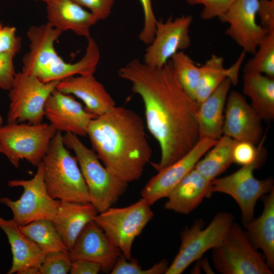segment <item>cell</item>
Masks as SVG:
<instances>
[{"mask_svg":"<svg viewBox=\"0 0 274 274\" xmlns=\"http://www.w3.org/2000/svg\"><path fill=\"white\" fill-rule=\"evenodd\" d=\"M235 142L223 135L196 163L194 168L210 181L217 178L233 163L232 149Z\"/></svg>","mask_w":274,"mask_h":274,"instance_id":"83f0119b","label":"cell"},{"mask_svg":"<svg viewBox=\"0 0 274 274\" xmlns=\"http://www.w3.org/2000/svg\"><path fill=\"white\" fill-rule=\"evenodd\" d=\"M168 262L163 259L146 269H143L136 259H127L122 253L118 259L111 274H163L165 273Z\"/></svg>","mask_w":274,"mask_h":274,"instance_id":"1f68e13d","label":"cell"},{"mask_svg":"<svg viewBox=\"0 0 274 274\" xmlns=\"http://www.w3.org/2000/svg\"><path fill=\"white\" fill-rule=\"evenodd\" d=\"M212 262L222 274H271L263 255L250 243L246 232L233 223L220 245L213 249Z\"/></svg>","mask_w":274,"mask_h":274,"instance_id":"30bf717a","label":"cell"},{"mask_svg":"<svg viewBox=\"0 0 274 274\" xmlns=\"http://www.w3.org/2000/svg\"><path fill=\"white\" fill-rule=\"evenodd\" d=\"M44 116L56 131L82 136H87L89 124L96 117L74 96L56 89L46 101Z\"/></svg>","mask_w":274,"mask_h":274,"instance_id":"e0dca14e","label":"cell"},{"mask_svg":"<svg viewBox=\"0 0 274 274\" xmlns=\"http://www.w3.org/2000/svg\"><path fill=\"white\" fill-rule=\"evenodd\" d=\"M56 89L76 96L83 101L85 109L96 116L116 106L111 95L94 74L73 76L59 81Z\"/></svg>","mask_w":274,"mask_h":274,"instance_id":"44dd1931","label":"cell"},{"mask_svg":"<svg viewBox=\"0 0 274 274\" xmlns=\"http://www.w3.org/2000/svg\"><path fill=\"white\" fill-rule=\"evenodd\" d=\"M3 117L0 115V126L3 125Z\"/></svg>","mask_w":274,"mask_h":274,"instance_id":"b9f144b4","label":"cell"},{"mask_svg":"<svg viewBox=\"0 0 274 274\" xmlns=\"http://www.w3.org/2000/svg\"><path fill=\"white\" fill-rule=\"evenodd\" d=\"M145 129L137 113L115 106L91 121L87 136L109 172L129 184L141 178L152 156Z\"/></svg>","mask_w":274,"mask_h":274,"instance_id":"7a4b0ae2","label":"cell"},{"mask_svg":"<svg viewBox=\"0 0 274 274\" xmlns=\"http://www.w3.org/2000/svg\"><path fill=\"white\" fill-rule=\"evenodd\" d=\"M262 119L241 93L233 90L227 96L223 135L236 141H246L256 145L264 134Z\"/></svg>","mask_w":274,"mask_h":274,"instance_id":"2e32d148","label":"cell"},{"mask_svg":"<svg viewBox=\"0 0 274 274\" xmlns=\"http://www.w3.org/2000/svg\"><path fill=\"white\" fill-rule=\"evenodd\" d=\"M63 140L66 147L75 154L87 187L89 202L98 213L113 207L125 193L128 184L102 165L94 150L87 148L78 136L65 133Z\"/></svg>","mask_w":274,"mask_h":274,"instance_id":"5b68a950","label":"cell"},{"mask_svg":"<svg viewBox=\"0 0 274 274\" xmlns=\"http://www.w3.org/2000/svg\"><path fill=\"white\" fill-rule=\"evenodd\" d=\"M236 0H187L190 5H200L203 9L200 13L202 19L208 20L219 18L225 14Z\"/></svg>","mask_w":274,"mask_h":274,"instance_id":"e575fe53","label":"cell"},{"mask_svg":"<svg viewBox=\"0 0 274 274\" xmlns=\"http://www.w3.org/2000/svg\"><path fill=\"white\" fill-rule=\"evenodd\" d=\"M150 206L141 197L127 207L109 208L97 214L94 221L111 243L120 250L127 259H130L135 239L154 217Z\"/></svg>","mask_w":274,"mask_h":274,"instance_id":"ba28073f","label":"cell"},{"mask_svg":"<svg viewBox=\"0 0 274 274\" xmlns=\"http://www.w3.org/2000/svg\"><path fill=\"white\" fill-rule=\"evenodd\" d=\"M101 271L100 266L97 263L77 260L72 261L70 272L71 274H97Z\"/></svg>","mask_w":274,"mask_h":274,"instance_id":"60d3db41","label":"cell"},{"mask_svg":"<svg viewBox=\"0 0 274 274\" xmlns=\"http://www.w3.org/2000/svg\"><path fill=\"white\" fill-rule=\"evenodd\" d=\"M59 81L45 83L22 71L16 73L9 91L8 122L42 123L45 106Z\"/></svg>","mask_w":274,"mask_h":274,"instance_id":"7c38bea8","label":"cell"},{"mask_svg":"<svg viewBox=\"0 0 274 274\" xmlns=\"http://www.w3.org/2000/svg\"><path fill=\"white\" fill-rule=\"evenodd\" d=\"M14 55L0 53V89L9 90L16 72L14 65Z\"/></svg>","mask_w":274,"mask_h":274,"instance_id":"74e56055","label":"cell"},{"mask_svg":"<svg viewBox=\"0 0 274 274\" xmlns=\"http://www.w3.org/2000/svg\"><path fill=\"white\" fill-rule=\"evenodd\" d=\"M233 220L231 213L221 212L206 227L201 219L196 220L191 227H186L181 234V243L178 253L165 274L182 273L208 250L220 245Z\"/></svg>","mask_w":274,"mask_h":274,"instance_id":"52a82bcc","label":"cell"},{"mask_svg":"<svg viewBox=\"0 0 274 274\" xmlns=\"http://www.w3.org/2000/svg\"><path fill=\"white\" fill-rule=\"evenodd\" d=\"M56 130L50 124L8 122L0 126V154L18 168L26 160L34 166L40 164Z\"/></svg>","mask_w":274,"mask_h":274,"instance_id":"8992f818","label":"cell"},{"mask_svg":"<svg viewBox=\"0 0 274 274\" xmlns=\"http://www.w3.org/2000/svg\"><path fill=\"white\" fill-rule=\"evenodd\" d=\"M231 80L227 78L204 100L197 113L199 139L218 140L223 135L224 110Z\"/></svg>","mask_w":274,"mask_h":274,"instance_id":"603a6c76","label":"cell"},{"mask_svg":"<svg viewBox=\"0 0 274 274\" xmlns=\"http://www.w3.org/2000/svg\"><path fill=\"white\" fill-rule=\"evenodd\" d=\"M263 145L253 163L243 165L233 173L215 178L211 182L212 194L225 193L235 200L241 209L244 225L254 218V209L257 200L274 189L271 178L258 180L254 176V170L261 165L265 158Z\"/></svg>","mask_w":274,"mask_h":274,"instance_id":"9c48e42d","label":"cell"},{"mask_svg":"<svg viewBox=\"0 0 274 274\" xmlns=\"http://www.w3.org/2000/svg\"><path fill=\"white\" fill-rule=\"evenodd\" d=\"M211 182L194 168L187 174L170 192L165 209L188 214L196 208L206 197L211 196Z\"/></svg>","mask_w":274,"mask_h":274,"instance_id":"7402d4cb","label":"cell"},{"mask_svg":"<svg viewBox=\"0 0 274 274\" xmlns=\"http://www.w3.org/2000/svg\"><path fill=\"white\" fill-rule=\"evenodd\" d=\"M69 254L72 261L94 262L100 266L102 272L110 273L122 252L93 220L84 227Z\"/></svg>","mask_w":274,"mask_h":274,"instance_id":"ac0fdd59","label":"cell"},{"mask_svg":"<svg viewBox=\"0 0 274 274\" xmlns=\"http://www.w3.org/2000/svg\"><path fill=\"white\" fill-rule=\"evenodd\" d=\"M72 263L68 250L49 253L40 268V274H66L70 271Z\"/></svg>","mask_w":274,"mask_h":274,"instance_id":"d6a6232c","label":"cell"},{"mask_svg":"<svg viewBox=\"0 0 274 274\" xmlns=\"http://www.w3.org/2000/svg\"><path fill=\"white\" fill-rule=\"evenodd\" d=\"M8 185L23 189L21 196L16 200L7 197L0 198V203L11 209L13 215L12 219L18 226L39 220H53L60 200L53 198L47 190L42 161L37 166L33 178L29 180H11L8 182Z\"/></svg>","mask_w":274,"mask_h":274,"instance_id":"8fae6325","label":"cell"},{"mask_svg":"<svg viewBox=\"0 0 274 274\" xmlns=\"http://www.w3.org/2000/svg\"><path fill=\"white\" fill-rule=\"evenodd\" d=\"M193 20L190 15L166 21L158 20L152 42L148 44L143 62L150 67H161L177 53L188 48L191 43L189 30Z\"/></svg>","mask_w":274,"mask_h":274,"instance_id":"4fadbf2b","label":"cell"},{"mask_svg":"<svg viewBox=\"0 0 274 274\" xmlns=\"http://www.w3.org/2000/svg\"><path fill=\"white\" fill-rule=\"evenodd\" d=\"M266 132L258 143V146L246 141H236L232 149L233 163L246 165L253 163L257 159L266 138Z\"/></svg>","mask_w":274,"mask_h":274,"instance_id":"836d02e7","label":"cell"},{"mask_svg":"<svg viewBox=\"0 0 274 274\" xmlns=\"http://www.w3.org/2000/svg\"><path fill=\"white\" fill-rule=\"evenodd\" d=\"M257 15L264 30L274 32V0H259Z\"/></svg>","mask_w":274,"mask_h":274,"instance_id":"ab89813d","label":"cell"},{"mask_svg":"<svg viewBox=\"0 0 274 274\" xmlns=\"http://www.w3.org/2000/svg\"><path fill=\"white\" fill-rule=\"evenodd\" d=\"M91 12L98 21L107 18L112 10L114 0H74Z\"/></svg>","mask_w":274,"mask_h":274,"instance_id":"f35d334b","label":"cell"},{"mask_svg":"<svg viewBox=\"0 0 274 274\" xmlns=\"http://www.w3.org/2000/svg\"><path fill=\"white\" fill-rule=\"evenodd\" d=\"M62 33L48 23L30 26L27 32L29 50L23 57L22 71L45 83L73 76L94 74L100 58L95 41L91 37L88 38L83 57L75 62H67L54 47Z\"/></svg>","mask_w":274,"mask_h":274,"instance_id":"3957f363","label":"cell"},{"mask_svg":"<svg viewBox=\"0 0 274 274\" xmlns=\"http://www.w3.org/2000/svg\"><path fill=\"white\" fill-rule=\"evenodd\" d=\"M259 0H236L219 19L229 26L225 33L246 53L253 54L268 33L256 21Z\"/></svg>","mask_w":274,"mask_h":274,"instance_id":"9a60e30c","label":"cell"},{"mask_svg":"<svg viewBox=\"0 0 274 274\" xmlns=\"http://www.w3.org/2000/svg\"><path fill=\"white\" fill-rule=\"evenodd\" d=\"M143 102L146 123L161 151L157 172L187 154L199 139L197 113L199 104L184 90L169 61L152 67L133 59L118 71Z\"/></svg>","mask_w":274,"mask_h":274,"instance_id":"6da1fadb","label":"cell"},{"mask_svg":"<svg viewBox=\"0 0 274 274\" xmlns=\"http://www.w3.org/2000/svg\"><path fill=\"white\" fill-rule=\"evenodd\" d=\"M139 1L143 9L144 21L139 38L142 43L148 45L154 38L158 20L153 11L152 0H139Z\"/></svg>","mask_w":274,"mask_h":274,"instance_id":"d590c367","label":"cell"},{"mask_svg":"<svg viewBox=\"0 0 274 274\" xmlns=\"http://www.w3.org/2000/svg\"><path fill=\"white\" fill-rule=\"evenodd\" d=\"M97 213L90 202L60 201L52 221L68 251L84 227L94 220Z\"/></svg>","mask_w":274,"mask_h":274,"instance_id":"cb8c5ba5","label":"cell"},{"mask_svg":"<svg viewBox=\"0 0 274 274\" xmlns=\"http://www.w3.org/2000/svg\"><path fill=\"white\" fill-rule=\"evenodd\" d=\"M243 92L262 120L274 117V78L258 73H244Z\"/></svg>","mask_w":274,"mask_h":274,"instance_id":"4316f807","label":"cell"},{"mask_svg":"<svg viewBox=\"0 0 274 274\" xmlns=\"http://www.w3.org/2000/svg\"><path fill=\"white\" fill-rule=\"evenodd\" d=\"M48 23L63 31L71 30L76 35L90 38L91 27L98 21L89 10L74 0H46Z\"/></svg>","mask_w":274,"mask_h":274,"instance_id":"ffe728a7","label":"cell"},{"mask_svg":"<svg viewBox=\"0 0 274 274\" xmlns=\"http://www.w3.org/2000/svg\"><path fill=\"white\" fill-rule=\"evenodd\" d=\"M217 140L200 139L187 154L152 177L141 191L142 198L150 205L167 197L170 192L195 167L196 163Z\"/></svg>","mask_w":274,"mask_h":274,"instance_id":"5bb4252c","label":"cell"},{"mask_svg":"<svg viewBox=\"0 0 274 274\" xmlns=\"http://www.w3.org/2000/svg\"><path fill=\"white\" fill-rule=\"evenodd\" d=\"M261 215L244 225L246 233L253 246L260 249L268 267L274 269V189L263 198Z\"/></svg>","mask_w":274,"mask_h":274,"instance_id":"d4e9b609","label":"cell"},{"mask_svg":"<svg viewBox=\"0 0 274 274\" xmlns=\"http://www.w3.org/2000/svg\"><path fill=\"white\" fill-rule=\"evenodd\" d=\"M0 228L7 237L12 254V266L7 273L40 274L46 254L13 219L0 217Z\"/></svg>","mask_w":274,"mask_h":274,"instance_id":"d6986e66","label":"cell"},{"mask_svg":"<svg viewBox=\"0 0 274 274\" xmlns=\"http://www.w3.org/2000/svg\"><path fill=\"white\" fill-rule=\"evenodd\" d=\"M169 62L182 88L194 99L195 90L200 76V66L197 65L183 51L175 54Z\"/></svg>","mask_w":274,"mask_h":274,"instance_id":"f546056e","label":"cell"},{"mask_svg":"<svg viewBox=\"0 0 274 274\" xmlns=\"http://www.w3.org/2000/svg\"><path fill=\"white\" fill-rule=\"evenodd\" d=\"M3 26V25L2 23H0V30L2 29V27Z\"/></svg>","mask_w":274,"mask_h":274,"instance_id":"7bdbcfd3","label":"cell"},{"mask_svg":"<svg viewBox=\"0 0 274 274\" xmlns=\"http://www.w3.org/2000/svg\"><path fill=\"white\" fill-rule=\"evenodd\" d=\"M253 55L244 65V73H258L274 78V32L266 36Z\"/></svg>","mask_w":274,"mask_h":274,"instance_id":"4dcf8cb0","label":"cell"},{"mask_svg":"<svg viewBox=\"0 0 274 274\" xmlns=\"http://www.w3.org/2000/svg\"><path fill=\"white\" fill-rule=\"evenodd\" d=\"M19 227L20 230L31 238L46 254L68 250L52 220H39Z\"/></svg>","mask_w":274,"mask_h":274,"instance_id":"f1b7e54d","label":"cell"},{"mask_svg":"<svg viewBox=\"0 0 274 274\" xmlns=\"http://www.w3.org/2000/svg\"><path fill=\"white\" fill-rule=\"evenodd\" d=\"M21 48V39L16 35L14 26H4L0 30V53L15 56Z\"/></svg>","mask_w":274,"mask_h":274,"instance_id":"8d00e7d4","label":"cell"},{"mask_svg":"<svg viewBox=\"0 0 274 274\" xmlns=\"http://www.w3.org/2000/svg\"><path fill=\"white\" fill-rule=\"evenodd\" d=\"M42 162L45 184L53 198L89 202L87 187L77 159L67 149L61 132L56 131Z\"/></svg>","mask_w":274,"mask_h":274,"instance_id":"277c9868","label":"cell"},{"mask_svg":"<svg viewBox=\"0 0 274 274\" xmlns=\"http://www.w3.org/2000/svg\"><path fill=\"white\" fill-rule=\"evenodd\" d=\"M243 51L236 62L228 68L224 67V58L212 54L200 66V76L195 90L194 99L199 104L210 96L227 78L236 85L242 62L246 56Z\"/></svg>","mask_w":274,"mask_h":274,"instance_id":"484cf974","label":"cell"},{"mask_svg":"<svg viewBox=\"0 0 274 274\" xmlns=\"http://www.w3.org/2000/svg\"><path fill=\"white\" fill-rule=\"evenodd\" d=\"M36 1H41V2H45L46 0H35Z\"/></svg>","mask_w":274,"mask_h":274,"instance_id":"ee69618b","label":"cell"}]
</instances>
